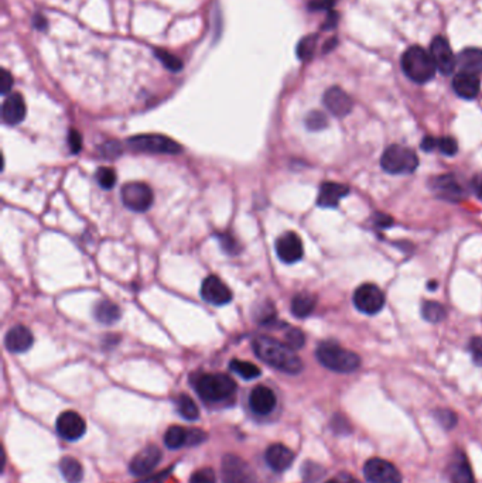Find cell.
<instances>
[{"label": "cell", "instance_id": "cell-7", "mask_svg": "<svg viewBox=\"0 0 482 483\" xmlns=\"http://www.w3.org/2000/svg\"><path fill=\"white\" fill-rule=\"evenodd\" d=\"M222 483H259L252 466L240 456L226 454L221 463Z\"/></svg>", "mask_w": 482, "mask_h": 483}, {"label": "cell", "instance_id": "cell-2", "mask_svg": "<svg viewBox=\"0 0 482 483\" xmlns=\"http://www.w3.org/2000/svg\"><path fill=\"white\" fill-rule=\"evenodd\" d=\"M317 360L337 373H352L361 366V358L334 342L319 344L315 351Z\"/></svg>", "mask_w": 482, "mask_h": 483}, {"label": "cell", "instance_id": "cell-42", "mask_svg": "<svg viewBox=\"0 0 482 483\" xmlns=\"http://www.w3.org/2000/svg\"><path fill=\"white\" fill-rule=\"evenodd\" d=\"M469 351H471V355H472V360L475 365L478 366H482V338H472L469 341V345H468Z\"/></svg>", "mask_w": 482, "mask_h": 483}, {"label": "cell", "instance_id": "cell-10", "mask_svg": "<svg viewBox=\"0 0 482 483\" xmlns=\"http://www.w3.org/2000/svg\"><path fill=\"white\" fill-rule=\"evenodd\" d=\"M354 304L361 312L373 315V314H378L383 308L385 294L378 286L366 283L355 290Z\"/></svg>", "mask_w": 482, "mask_h": 483}, {"label": "cell", "instance_id": "cell-37", "mask_svg": "<svg viewBox=\"0 0 482 483\" xmlns=\"http://www.w3.org/2000/svg\"><path fill=\"white\" fill-rule=\"evenodd\" d=\"M284 340H286V345L290 346V348L294 349V351L303 348L304 344H305V337H304V334H303L300 330H297V328L289 330V331L286 332Z\"/></svg>", "mask_w": 482, "mask_h": 483}, {"label": "cell", "instance_id": "cell-45", "mask_svg": "<svg viewBox=\"0 0 482 483\" xmlns=\"http://www.w3.org/2000/svg\"><path fill=\"white\" fill-rule=\"evenodd\" d=\"M68 146L72 154H78L83 148V136L76 130H71L68 134Z\"/></svg>", "mask_w": 482, "mask_h": 483}, {"label": "cell", "instance_id": "cell-54", "mask_svg": "<svg viewBox=\"0 0 482 483\" xmlns=\"http://www.w3.org/2000/svg\"><path fill=\"white\" fill-rule=\"evenodd\" d=\"M337 13L336 12H330V15H329V18H327V23L324 24V29H331V27H334L336 24H337Z\"/></svg>", "mask_w": 482, "mask_h": 483}, {"label": "cell", "instance_id": "cell-19", "mask_svg": "<svg viewBox=\"0 0 482 483\" xmlns=\"http://www.w3.org/2000/svg\"><path fill=\"white\" fill-rule=\"evenodd\" d=\"M34 344L32 331L25 326H16L11 328L5 337V346L12 354L27 352Z\"/></svg>", "mask_w": 482, "mask_h": 483}, {"label": "cell", "instance_id": "cell-21", "mask_svg": "<svg viewBox=\"0 0 482 483\" xmlns=\"http://www.w3.org/2000/svg\"><path fill=\"white\" fill-rule=\"evenodd\" d=\"M266 463L275 472H284L294 461V452L283 444H273L266 449Z\"/></svg>", "mask_w": 482, "mask_h": 483}, {"label": "cell", "instance_id": "cell-50", "mask_svg": "<svg viewBox=\"0 0 482 483\" xmlns=\"http://www.w3.org/2000/svg\"><path fill=\"white\" fill-rule=\"evenodd\" d=\"M437 140H439V139L432 137V136L425 137L423 141H422V148H423L425 151H432V150H434V148L437 147Z\"/></svg>", "mask_w": 482, "mask_h": 483}, {"label": "cell", "instance_id": "cell-5", "mask_svg": "<svg viewBox=\"0 0 482 483\" xmlns=\"http://www.w3.org/2000/svg\"><path fill=\"white\" fill-rule=\"evenodd\" d=\"M380 166L389 174H412L419 166V157L406 146L393 144L382 154Z\"/></svg>", "mask_w": 482, "mask_h": 483}, {"label": "cell", "instance_id": "cell-43", "mask_svg": "<svg viewBox=\"0 0 482 483\" xmlns=\"http://www.w3.org/2000/svg\"><path fill=\"white\" fill-rule=\"evenodd\" d=\"M172 472H173V468H167L156 475H146L143 479H140L136 483H165L172 476Z\"/></svg>", "mask_w": 482, "mask_h": 483}, {"label": "cell", "instance_id": "cell-36", "mask_svg": "<svg viewBox=\"0 0 482 483\" xmlns=\"http://www.w3.org/2000/svg\"><path fill=\"white\" fill-rule=\"evenodd\" d=\"M329 120L326 118L324 113H321L318 111H314L311 113H308V116L305 118V126L308 130H323L327 126Z\"/></svg>", "mask_w": 482, "mask_h": 483}, {"label": "cell", "instance_id": "cell-25", "mask_svg": "<svg viewBox=\"0 0 482 483\" xmlns=\"http://www.w3.org/2000/svg\"><path fill=\"white\" fill-rule=\"evenodd\" d=\"M457 68L460 72L478 75L482 72V50L465 48L457 55Z\"/></svg>", "mask_w": 482, "mask_h": 483}, {"label": "cell", "instance_id": "cell-6", "mask_svg": "<svg viewBox=\"0 0 482 483\" xmlns=\"http://www.w3.org/2000/svg\"><path fill=\"white\" fill-rule=\"evenodd\" d=\"M128 146L135 151L153 154H180L181 144L163 134H137L128 140Z\"/></svg>", "mask_w": 482, "mask_h": 483}, {"label": "cell", "instance_id": "cell-26", "mask_svg": "<svg viewBox=\"0 0 482 483\" xmlns=\"http://www.w3.org/2000/svg\"><path fill=\"white\" fill-rule=\"evenodd\" d=\"M94 315H95L97 321L101 322V324L113 326L115 322H118L120 319L122 312H120V308L115 302H112L109 300H102L95 305Z\"/></svg>", "mask_w": 482, "mask_h": 483}, {"label": "cell", "instance_id": "cell-13", "mask_svg": "<svg viewBox=\"0 0 482 483\" xmlns=\"http://www.w3.org/2000/svg\"><path fill=\"white\" fill-rule=\"evenodd\" d=\"M162 458H163L162 449L153 444L147 445L130 461L129 470L135 476H146L158 465Z\"/></svg>", "mask_w": 482, "mask_h": 483}, {"label": "cell", "instance_id": "cell-12", "mask_svg": "<svg viewBox=\"0 0 482 483\" xmlns=\"http://www.w3.org/2000/svg\"><path fill=\"white\" fill-rule=\"evenodd\" d=\"M276 253L286 265H293L301 260L304 249L300 236L294 232H286L276 240Z\"/></svg>", "mask_w": 482, "mask_h": 483}, {"label": "cell", "instance_id": "cell-29", "mask_svg": "<svg viewBox=\"0 0 482 483\" xmlns=\"http://www.w3.org/2000/svg\"><path fill=\"white\" fill-rule=\"evenodd\" d=\"M176 407H177V412L179 414L188 420V421H195L198 420L200 417V410H198V406L195 405V401L187 396V394H180L176 400Z\"/></svg>", "mask_w": 482, "mask_h": 483}, {"label": "cell", "instance_id": "cell-46", "mask_svg": "<svg viewBox=\"0 0 482 483\" xmlns=\"http://www.w3.org/2000/svg\"><path fill=\"white\" fill-rule=\"evenodd\" d=\"M13 87V76L8 69H2L0 74V92L2 95H8Z\"/></svg>", "mask_w": 482, "mask_h": 483}, {"label": "cell", "instance_id": "cell-17", "mask_svg": "<svg viewBox=\"0 0 482 483\" xmlns=\"http://www.w3.org/2000/svg\"><path fill=\"white\" fill-rule=\"evenodd\" d=\"M432 190L439 198H443L446 201L458 202L465 198V190L458 183V180L454 176H440L433 178L432 181Z\"/></svg>", "mask_w": 482, "mask_h": 483}, {"label": "cell", "instance_id": "cell-16", "mask_svg": "<svg viewBox=\"0 0 482 483\" xmlns=\"http://www.w3.org/2000/svg\"><path fill=\"white\" fill-rule=\"evenodd\" d=\"M277 405V397L268 386H256L249 394V407L258 416L270 414Z\"/></svg>", "mask_w": 482, "mask_h": 483}, {"label": "cell", "instance_id": "cell-55", "mask_svg": "<svg viewBox=\"0 0 482 483\" xmlns=\"http://www.w3.org/2000/svg\"><path fill=\"white\" fill-rule=\"evenodd\" d=\"M376 222L380 225V226H387V225H392V218L390 216H383V215H379Z\"/></svg>", "mask_w": 482, "mask_h": 483}, {"label": "cell", "instance_id": "cell-40", "mask_svg": "<svg viewBox=\"0 0 482 483\" xmlns=\"http://www.w3.org/2000/svg\"><path fill=\"white\" fill-rule=\"evenodd\" d=\"M434 416H436L437 421H439L446 430H451V428H454L455 424H457V416H455L453 412H450V410H446V409L437 410V412L434 413Z\"/></svg>", "mask_w": 482, "mask_h": 483}, {"label": "cell", "instance_id": "cell-14", "mask_svg": "<svg viewBox=\"0 0 482 483\" xmlns=\"http://www.w3.org/2000/svg\"><path fill=\"white\" fill-rule=\"evenodd\" d=\"M430 55L437 69L444 75L451 74L457 66V57L454 55L448 41L441 36L433 38L430 44Z\"/></svg>", "mask_w": 482, "mask_h": 483}, {"label": "cell", "instance_id": "cell-22", "mask_svg": "<svg viewBox=\"0 0 482 483\" xmlns=\"http://www.w3.org/2000/svg\"><path fill=\"white\" fill-rule=\"evenodd\" d=\"M350 194L348 186L338 183H324L319 187L317 204L321 208H336L340 201Z\"/></svg>", "mask_w": 482, "mask_h": 483}, {"label": "cell", "instance_id": "cell-23", "mask_svg": "<svg viewBox=\"0 0 482 483\" xmlns=\"http://www.w3.org/2000/svg\"><path fill=\"white\" fill-rule=\"evenodd\" d=\"M453 90L462 99H474L479 94L481 83L476 75L458 72L453 79Z\"/></svg>", "mask_w": 482, "mask_h": 483}, {"label": "cell", "instance_id": "cell-39", "mask_svg": "<svg viewBox=\"0 0 482 483\" xmlns=\"http://www.w3.org/2000/svg\"><path fill=\"white\" fill-rule=\"evenodd\" d=\"M323 472H324L323 468H321L317 463H312V462H307L303 466V477L308 483H312V482L318 480L321 477V475H323Z\"/></svg>", "mask_w": 482, "mask_h": 483}, {"label": "cell", "instance_id": "cell-49", "mask_svg": "<svg viewBox=\"0 0 482 483\" xmlns=\"http://www.w3.org/2000/svg\"><path fill=\"white\" fill-rule=\"evenodd\" d=\"M334 5V0H312L308 5V9L312 12L317 10H331Z\"/></svg>", "mask_w": 482, "mask_h": 483}, {"label": "cell", "instance_id": "cell-56", "mask_svg": "<svg viewBox=\"0 0 482 483\" xmlns=\"http://www.w3.org/2000/svg\"><path fill=\"white\" fill-rule=\"evenodd\" d=\"M336 43H337V38H331L330 41H327V46L324 47V52H327V51H330L331 48H334V47L337 46Z\"/></svg>", "mask_w": 482, "mask_h": 483}, {"label": "cell", "instance_id": "cell-57", "mask_svg": "<svg viewBox=\"0 0 482 483\" xmlns=\"http://www.w3.org/2000/svg\"><path fill=\"white\" fill-rule=\"evenodd\" d=\"M326 483H340L337 479H331V480H327Z\"/></svg>", "mask_w": 482, "mask_h": 483}, {"label": "cell", "instance_id": "cell-4", "mask_svg": "<svg viewBox=\"0 0 482 483\" xmlns=\"http://www.w3.org/2000/svg\"><path fill=\"white\" fill-rule=\"evenodd\" d=\"M194 388L202 400L218 402L233 396L236 391V383L232 377L223 373H204L194 379Z\"/></svg>", "mask_w": 482, "mask_h": 483}, {"label": "cell", "instance_id": "cell-3", "mask_svg": "<svg viewBox=\"0 0 482 483\" xmlns=\"http://www.w3.org/2000/svg\"><path fill=\"white\" fill-rule=\"evenodd\" d=\"M401 69L413 83L426 84L436 75L437 66L430 55V51L419 46H413L401 55Z\"/></svg>", "mask_w": 482, "mask_h": 483}, {"label": "cell", "instance_id": "cell-31", "mask_svg": "<svg viewBox=\"0 0 482 483\" xmlns=\"http://www.w3.org/2000/svg\"><path fill=\"white\" fill-rule=\"evenodd\" d=\"M229 369L237 376L242 377L244 380H254L259 377L262 373L256 365L251 362H245V360H239V359H232L229 363Z\"/></svg>", "mask_w": 482, "mask_h": 483}, {"label": "cell", "instance_id": "cell-24", "mask_svg": "<svg viewBox=\"0 0 482 483\" xmlns=\"http://www.w3.org/2000/svg\"><path fill=\"white\" fill-rule=\"evenodd\" d=\"M451 483H475L469 462L462 451H457L450 463Z\"/></svg>", "mask_w": 482, "mask_h": 483}, {"label": "cell", "instance_id": "cell-41", "mask_svg": "<svg viewBox=\"0 0 482 483\" xmlns=\"http://www.w3.org/2000/svg\"><path fill=\"white\" fill-rule=\"evenodd\" d=\"M437 148L446 155H454L458 151V144L453 137H440L437 140Z\"/></svg>", "mask_w": 482, "mask_h": 483}, {"label": "cell", "instance_id": "cell-9", "mask_svg": "<svg viewBox=\"0 0 482 483\" xmlns=\"http://www.w3.org/2000/svg\"><path fill=\"white\" fill-rule=\"evenodd\" d=\"M364 475L368 483H401L399 469L389 461L372 458L364 466Z\"/></svg>", "mask_w": 482, "mask_h": 483}, {"label": "cell", "instance_id": "cell-52", "mask_svg": "<svg viewBox=\"0 0 482 483\" xmlns=\"http://www.w3.org/2000/svg\"><path fill=\"white\" fill-rule=\"evenodd\" d=\"M472 188L479 200H482V177H475L472 180Z\"/></svg>", "mask_w": 482, "mask_h": 483}, {"label": "cell", "instance_id": "cell-20", "mask_svg": "<svg viewBox=\"0 0 482 483\" xmlns=\"http://www.w3.org/2000/svg\"><path fill=\"white\" fill-rule=\"evenodd\" d=\"M26 102L20 94H12L5 99L2 106V118L6 125L16 126L22 123L26 118Z\"/></svg>", "mask_w": 482, "mask_h": 483}, {"label": "cell", "instance_id": "cell-44", "mask_svg": "<svg viewBox=\"0 0 482 483\" xmlns=\"http://www.w3.org/2000/svg\"><path fill=\"white\" fill-rule=\"evenodd\" d=\"M218 239H219V244L222 246V249L226 252V253H236L237 252V245H236V240L229 234V233H222V234H218Z\"/></svg>", "mask_w": 482, "mask_h": 483}, {"label": "cell", "instance_id": "cell-35", "mask_svg": "<svg viewBox=\"0 0 482 483\" xmlns=\"http://www.w3.org/2000/svg\"><path fill=\"white\" fill-rule=\"evenodd\" d=\"M97 181L101 188L111 190L116 184V173L111 167H101L97 170Z\"/></svg>", "mask_w": 482, "mask_h": 483}, {"label": "cell", "instance_id": "cell-47", "mask_svg": "<svg viewBox=\"0 0 482 483\" xmlns=\"http://www.w3.org/2000/svg\"><path fill=\"white\" fill-rule=\"evenodd\" d=\"M207 438V434L200 430V428H191L188 430V442H187V447H195V445H200L205 441Z\"/></svg>", "mask_w": 482, "mask_h": 483}, {"label": "cell", "instance_id": "cell-18", "mask_svg": "<svg viewBox=\"0 0 482 483\" xmlns=\"http://www.w3.org/2000/svg\"><path fill=\"white\" fill-rule=\"evenodd\" d=\"M323 102L326 108L337 118H344L350 115L354 108V102L351 97L340 87H333L327 90V92L324 94Z\"/></svg>", "mask_w": 482, "mask_h": 483}, {"label": "cell", "instance_id": "cell-32", "mask_svg": "<svg viewBox=\"0 0 482 483\" xmlns=\"http://www.w3.org/2000/svg\"><path fill=\"white\" fill-rule=\"evenodd\" d=\"M422 315L426 321L436 324V322H441L447 316V311H446V307L441 305L440 302L426 301L422 305Z\"/></svg>", "mask_w": 482, "mask_h": 483}, {"label": "cell", "instance_id": "cell-28", "mask_svg": "<svg viewBox=\"0 0 482 483\" xmlns=\"http://www.w3.org/2000/svg\"><path fill=\"white\" fill-rule=\"evenodd\" d=\"M317 300L314 295L307 293H300L291 300V314L297 318H307L315 308Z\"/></svg>", "mask_w": 482, "mask_h": 483}, {"label": "cell", "instance_id": "cell-34", "mask_svg": "<svg viewBox=\"0 0 482 483\" xmlns=\"http://www.w3.org/2000/svg\"><path fill=\"white\" fill-rule=\"evenodd\" d=\"M154 55L157 59H160V62H162L169 71L172 72H179L183 69V61L179 59L174 54L166 51V50H162V48H158V50H154Z\"/></svg>", "mask_w": 482, "mask_h": 483}, {"label": "cell", "instance_id": "cell-1", "mask_svg": "<svg viewBox=\"0 0 482 483\" xmlns=\"http://www.w3.org/2000/svg\"><path fill=\"white\" fill-rule=\"evenodd\" d=\"M252 349L262 362L279 372L287 374H298L303 370V362L296 355L294 349H291L286 344L279 342L275 338L259 335L254 338Z\"/></svg>", "mask_w": 482, "mask_h": 483}, {"label": "cell", "instance_id": "cell-48", "mask_svg": "<svg viewBox=\"0 0 482 483\" xmlns=\"http://www.w3.org/2000/svg\"><path fill=\"white\" fill-rule=\"evenodd\" d=\"M101 153L108 158H115V157L122 154V147L118 141H109V143L104 144Z\"/></svg>", "mask_w": 482, "mask_h": 483}, {"label": "cell", "instance_id": "cell-53", "mask_svg": "<svg viewBox=\"0 0 482 483\" xmlns=\"http://www.w3.org/2000/svg\"><path fill=\"white\" fill-rule=\"evenodd\" d=\"M34 26H36V29H39V30H46V29H47V20H46L43 16L37 15V16L34 18Z\"/></svg>", "mask_w": 482, "mask_h": 483}, {"label": "cell", "instance_id": "cell-33", "mask_svg": "<svg viewBox=\"0 0 482 483\" xmlns=\"http://www.w3.org/2000/svg\"><path fill=\"white\" fill-rule=\"evenodd\" d=\"M317 40L318 37L315 34H310L305 36L304 38L300 40L298 46H297V57L301 61H308L312 58L315 47H317Z\"/></svg>", "mask_w": 482, "mask_h": 483}, {"label": "cell", "instance_id": "cell-15", "mask_svg": "<svg viewBox=\"0 0 482 483\" xmlns=\"http://www.w3.org/2000/svg\"><path fill=\"white\" fill-rule=\"evenodd\" d=\"M201 297L212 305H225L232 301V291L219 277L208 276L201 284Z\"/></svg>", "mask_w": 482, "mask_h": 483}, {"label": "cell", "instance_id": "cell-8", "mask_svg": "<svg viewBox=\"0 0 482 483\" xmlns=\"http://www.w3.org/2000/svg\"><path fill=\"white\" fill-rule=\"evenodd\" d=\"M123 205L135 212H146L154 201L153 190L144 183H129L120 191Z\"/></svg>", "mask_w": 482, "mask_h": 483}, {"label": "cell", "instance_id": "cell-38", "mask_svg": "<svg viewBox=\"0 0 482 483\" xmlns=\"http://www.w3.org/2000/svg\"><path fill=\"white\" fill-rule=\"evenodd\" d=\"M190 483H216V476L214 469L201 468L195 470L190 479Z\"/></svg>", "mask_w": 482, "mask_h": 483}, {"label": "cell", "instance_id": "cell-27", "mask_svg": "<svg viewBox=\"0 0 482 483\" xmlns=\"http://www.w3.org/2000/svg\"><path fill=\"white\" fill-rule=\"evenodd\" d=\"M60 472L68 483H79L84 477V468L74 456H64L60 461Z\"/></svg>", "mask_w": 482, "mask_h": 483}, {"label": "cell", "instance_id": "cell-30", "mask_svg": "<svg viewBox=\"0 0 482 483\" xmlns=\"http://www.w3.org/2000/svg\"><path fill=\"white\" fill-rule=\"evenodd\" d=\"M188 442V430L181 426L170 427L165 434V444L170 449H179L187 447Z\"/></svg>", "mask_w": 482, "mask_h": 483}, {"label": "cell", "instance_id": "cell-51", "mask_svg": "<svg viewBox=\"0 0 482 483\" xmlns=\"http://www.w3.org/2000/svg\"><path fill=\"white\" fill-rule=\"evenodd\" d=\"M340 483H361L357 477H354L352 475H350V473H345V472H343V473H340V476H338V479H337Z\"/></svg>", "mask_w": 482, "mask_h": 483}, {"label": "cell", "instance_id": "cell-11", "mask_svg": "<svg viewBox=\"0 0 482 483\" xmlns=\"http://www.w3.org/2000/svg\"><path fill=\"white\" fill-rule=\"evenodd\" d=\"M55 430L65 441H76L85 435L87 423L75 412H64L57 419Z\"/></svg>", "mask_w": 482, "mask_h": 483}]
</instances>
